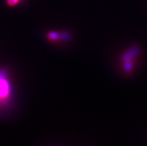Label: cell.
I'll list each match as a JSON object with an SVG mask.
<instances>
[{
    "instance_id": "7a4b0ae2",
    "label": "cell",
    "mask_w": 147,
    "mask_h": 146,
    "mask_svg": "<svg viewBox=\"0 0 147 146\" xmlns=\"http://www.w3.org/2000/svg\"><path fill=\"white\" fill-rule=\"evenodd\" d=\"M140 52V49L138 46H134L129 50V52H126V53L123 56L122 59H123V62L125 63V62H129V61H131V59L133 57L137 56Z\"/></svg>"
},
{
    "instance_id": "5b68a950",
    "label": "cell",
    "mask_w": 147,
    "mask_h": 146,
    "mask_svg": "<svg viewBox=\"0 0 147 146\" xmlns=\"http://www.w3.org/2000/svg\"><path fill=\"white\" fill-rule=\"evenodd\" d=\"M20 0H7V3L8 5L10 6H14L16 5L17 4H18V2H20Z\"/></svg>"
},
{
    "instance_id": "277c9868",
    "label": "cell",
    "mask_w": 147,
    "mask_h": 146,
    "mask_svg": "<svg viewBox=\"0 0 147 146\" xmlns=\"http://www.w3.org/2000/svg\"><path fill=\"white\" fill-rule=\"evenodd\" d=\"M133 64L131 61H129V62H125V66H124V69H125V72H130L131 69H132Z\"/></svg>"
},
{
    "instance_id": "3957f363",
    "label": "cell",
    "mask_w": 147,
    "mask_h": 146,
    "mask_svg": "<svg viewBox=\"0 0 147 146\" xmlns=\"http://www.w3.org/2000/svg\"><path fill=\"white\" fill-rule=\"evenodd\" d=\"M47 37H48V39L49 40H59L61 39V34L55 32H49V34H47Z\"/></svg>"
},
{
    "instance_id": "6da1fadb",
    "label": "cell",
    "mask_w": 147,
    "mask_h": 146,
    "mask_svg": "<svg viewBox=\"0 0 147 146\" xmlns=\"http://www.w3.org/2000/svg\"><path fill=\"white\" fill-rule=\"evenodd\" d=\"M11 92V87L9 83L5 78H0V98H4L7 97Z\"/></svg>"
},
{
    "instance_id": "8992f818",
    "label": "cell",
    "mask_w": 147,
    "mask_h": 146,
    "mask_svg": "<svg viewBox=\"0 0 147 146\" xmlns=\"http://www.w3.org/2000/svg\"><path fill=\"white\" fill-rule=\"evenodd\" d=\"M7 75V71L6 70H0V78H5Z\"/></svg>"
}]
</instances>
